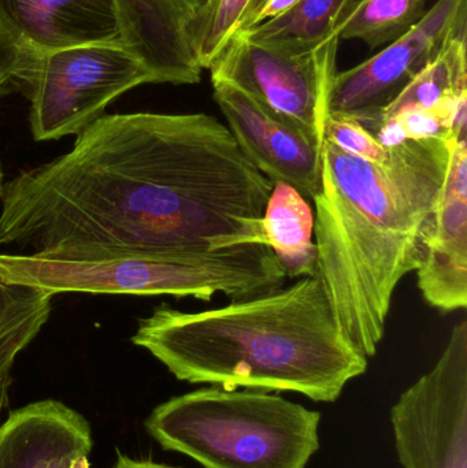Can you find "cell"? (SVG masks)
Returning a JSON list of instances; mask_svg holds the SVG:
<instances>
[{"instance_id": "6da1fadb", "label": "cell", "mask_w": 467, "mask_h": 468, "mask_svg": "<svg viewBox=\"0 0 467 468\" xmlns=\"http://www.w3.org/2000/svg\"><path fill=\"white\" fill-rule=\"evenodd\" d=\"M274 183L208 114H104L69 153L3 184L0 247L58 259L266 244Z\"/></svg>"}, {"instance_id": "7a4b0ae2", "label": "cell", "mask_w": 467, "mask_h": 468, "mask_svg": "<svg viewBox=\"0 0 467 468\" xmlns=\"http://www.w3.org/2000/svg\"><path fill=\"white\" fill-rule=\"evenodd\" d=\"M452 139L409 140L386 162L324 140L314 202L317 275L340 332L375 356L400 281L416 271L419 241L449 170Z\"/></svg>"}, {"instance_id": "3957f363", "label": "cell", "mask_w": 467, "mask_h": 468, "mask_svg": "<svg viewBox=\"0 0 467 468\" xmlns=\"http://www.w3.org/2000/svg\"><path fill=\"white\" fill-rule=\"evenodd\" d=\"M132 343L180 381L320 403H334L369 366L340 332L318 275L213 310L161 304L140 319Z\"/></svg>"}, {"instance_id": "277c9868", "label": "cell", "mask_w": 467, "mask_h": 468, "mask_svg": "<svg viewBox=\"0 0 467 468\" xmlns=\"http://www.w3.org/2000/svg\"><path fill=\"white\" fill-rule=\"evenodd\" d=\"M321 414L271 392L203 388L145 420L164 450L205 468H306L320 450Z\"/></svg>"}, {"instance_id": "5b68a950", "label": "cell", "mask_w": 467, "mask_h": 468, "mask_svg": "<svg viewBox=\"0 0 467 468\" xmlns=\"http://www.w3.org/2000/svg\"><path fill=\"white\" fill-rule=\"evenodd\" d=\"M10 280L51 294L95 293L247 299L284 286L287 275L269 245L244 244L195 255H128L92 259L0 253Z\"/></svg>"}, {"instance_id": "8992f818", "label": "cell", "mask_w": 467, "mask_h": 468, "mask_svg": "<svg viewBox=\"0 0 467 468\" xmlns=\"http://www.w3.org/2000/svg\"><path fill=\"white\" fill-rule=\"evenodd\" d=\"M153 84L139 58L123 44H81L33 55L19 90L30 101L36 142L79 136L123 93Z\"/></svg>"}, {"instance_id": "52a82bcc", "label": "cell", "mask_w": 467, "mask_h": 468, "mask_svg": "<svg viewBox=\"0 0 467 468\" xmlns=\"http://www.w3.org/2000/svg\"><path fill=\"white\" fill-rule=\"evenodd\" d=\"M339 38L310 51L254 43L236 33L211 63V80L232 82L324 144Z\"/></svg>"}, {"instance_id": "ba28073f", "label": "cell", "mask_w": 467, "mask_h": 468, "mask_svg": "<svg viewBox=\"0 0 467 468\" xmlns=\"http://www.w3.org/2000/svg\"><path fill=\"white\" fill-rule=\"evenodd\" d=\"M403 468H467V322L452 329L432 370L391 409Z\"/></svg>"}, {"instance_id": "9c48e42d", "label": "cell", "mask_w": 467, "mask_h": 468, "mask_svg": "<svg viewBox=\"0 0 467 468\" xmlns=\"http://www.w3.org/2000/svg\"><path fill=\"white\" fill-rule=\"evenodd\" d=\"M467 32V0H438L380 54L337 71L329 90V115L362 123L383 112L406 85L458 36Z\"/></svg>"}, {"instance_id": "30bf717a", "label": "cell", "mask_w": 467, "mask_h": 468, "mask_svg": "<svg viewBox=\"0 0 467 468\" xmlns=\"http://www.w3.org/2000/svg\"><path fill=\"white\" fill-rule=\"evenodd\" d=\"M211 82L214 101L249 162L273 183L288 184L312 199L320 184L323 144L238 85L225 80Z\"/></svg>"}, {"instance_id": "8fae6325", "label": "cell", "mask_w": 467, "mask_h": 468, "mask_svg": "<svg viewBox=\"0 0 467 468\" xmlns=\"http://www.w3.org/2000/svg\"><path fill=\"white\" fill-rule=\"evenodd\" d=\"M417 283L430 307H467V140H451V155L438 205L419 241Z\"/></svg>"}, {"instance_id": "7c38bea8", "label": "cell", "mask_w": 467, "mask_h": 468, "mask_svg": "<svg viewBox=\"0 0 467 468\" xmlns=\"http://www.w3.org/2000/svg\"><path fill=\"white\" fill-rule=\"evenodd\" d=\"M0 25L30 55L122 44L115 0H0Z\"/></svg>"}, {"instance_id": "4fadbf2b", "label": "cell", "mask_w": 467, "mask_h": 468, "mask_svg": "<svg viewBox=\"0 0 467 468\" xmlns=\"http://www.w3.org/2000/svg\"><path fill=\"white\" fill-rule=\"evenodd\" d=\"M88 420L58 400L11 412L0 425V468H90Z\"/></svg>"}, {"instance_id": "5bb4252c", "label": "cell", "mask_w": 467, "mask_h": 468, "mask_svg": "<svg viewBox=\"0 0 467 468\" xmlns=\"http://www.w3.org/2000/svg\"><path fill=\"white\" fill-rule=\"evenodd\" d=\"M122 44L142 60L153 84L191 85L202 79L188 24L170 0H115Z\"/></svg>"}, {"instance_id": "9a60e30c", "label": "cell", "mask_w": 467, "mask_h": 468, "mask_svg": "<svg viewBox=\"0 0 467 468\" xmlns=\"http://www.w3.org/2000/svg\"><path fill=\"white\" fill-rule=\"evenodd\" d=\"M263 234L287 278L317 275L314 214L292 186L274 183L263 214Z\"/></svg>"}, {"instance_id": "2e32d148", "label": "cell", "mask_w": 467, "mask_h": 468, "mask_svg": "<svg viewBox=\"0 0 467 468\" xmlns=\"http://www.w3.org/2000/svg\"><path fill=\"white\" fill-rule=\"evenodd\" d=\"M52 296L43 289L10 280L0 270V411L8 404L16 357L48 322Z\"/></svg>"}, {"instance_id": "e0dca14e", "label": "cell", "mask_w": 467, "mask_h": 468, "mask_svg": "<svg viewBox=\"0 0 467 468\" xmlns=\"http://www.w3.org/2000/svg\"><path fill=\"white\" fill-rule=\"evenodd\" d=\"M356 0H299L287 13L243 30L254 43L310 51L334 37L340 19Z\"/></svg>"}, {"instance_id": "ac0fdd59", "label": "cell", "mask_w": 467, "mask_h": 468, "mask_svg": "<svg viewBox=\"0 0 467 468\" xmlns=\"http://www.w3.org/2000/svg\"><path fill=\"white\" fill-rule=\"evenodd\" d=\"M466 90L465 35L450 40L383 112L361 125L378 118L392 117L406 109H438L441 101Z\"/></svg>"}, {"instance_id": "d6986e66", "label": "cell", "mask_w": 467, "mask_h": 468, "mask_svg": "<svg viewBox=\"0 0 467 468\" xmlns=\"http://www.w3.org/2000/svg\"><path fill=\"white\" fill-rule=\"evenodd\" d=\"M425 5L427 0H356L334 36L364 41L372 49L388 46L425 16Z\"/></svg>"}, {"instance_id": "ffe728a7", "label": "cell", "mask_w": 467, "mask_h": 468, "mask_svg": "<svg viewBox=\"0 0 467 468\" xmlns=\"http://www.w3.org/2000/svg\"><path fill=\"white\" fill-rule=\"evenodd\" d=\"M263 2L265 0H214L192 32L195 54L203 70H208L217 55L236 33L246 29Z\"/></svg>"}, {"instance_id": "44dd1931", "label": "cell", "mask_w": 467, "mask_h": 468, "mask_svg": "<svg viewBox=\"0 0 467 468\" xmlns=\"http://www.w3.org/2000/svg\"><path fill=\"white\" fill-rule=\"evenodd\" d=\"M324 140L343 153L372 162H386L389 148L383 147L365 126L350 118L329 115Z\"/></svg>"}, {"instance_id": "7402d4cb", "label": "cell", "mask_w": 467, "mask_h": 468, "mask_svg": "<svg viewBox=\"0 0 467 468\" xmlns=\"http://www.w3.org/2000/svg\"><path fill=\"white\" fill-rule=\"evenodd\" d=\"M32 57L0 25V98L18 90Z\"/></svg>"}, {"instance_id": "603a6c76", "label": "cell", "mask_w": 467, "mask_h": 468, "mask_svg": "<svg viewBox=\"0 0 467 468\" xmlns=\"http://www.w3.org/2000/svg\"><path fill=\"white\" fill-rule=\"evenodd\" d=\"M175 7L180 11L181 16L186 18L189 27V35L194 32L195 27L202 21L203 16L207 14L208 8L213 5L214 0H170ZM194 46V44H192Z\"/></svg>"}, {"instance_id": "cb8c5ba5", "label": "cell", "mask_w": 467, "mask_h": 468, "mask_svg": "<svg viewBox=\"0 0 467 468\" xmlns=\"http://www.w3.org/2000/svg\"><path fill=\"white\" fill-rule=\"evenodd\" d=\"M298 2L299 0H265V2L262 3V5L255 11L251 19H249L246 29L255 27V25L262 24V22L269 21V19L276 18V16H281V14L287 13V11L290 10L291 7H293V5ZM241 32H243V30H241Z\"/></svg>"}, {"instance_id": "d4e9b609", "label": "cell", "mask_w": 467, "mask_h": 468, "mask_svg": "<svg viewBox=\"0 0 467 468\" xmlns=\"http://www.w3.org/2000/svg\"><path fill=\"white\" fill-rule=\"evenodd\" d=\"M114 468H175L166 466V464L154 463L150 461H136V459L129 458V456L118 453L117 463Z\"/></svg>"}, {"instance_id": "484cf974", "label": "cell", "mask_w": 467, "mask_h": 468, "mask_svg": "<svg viewBox=\"0 0 467 468\" xmlns=\"http://www.w3.org/2000/svg\"><path fill=\"white\" fill-rule=\"evenodd\" d=\"M2 189H3V172H2V167H0V195H2Z\"/></svg>"}]
</instances>
